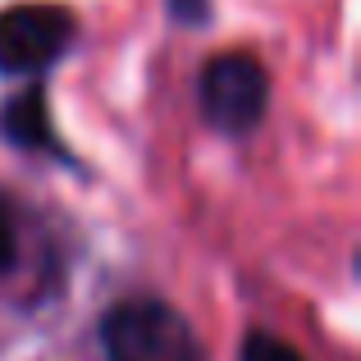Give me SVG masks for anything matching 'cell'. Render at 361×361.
I'll return each mask as SVG.
<instances>
[{"label": "cell", "instance_id": "cell-3", "mask_svg": "<svg viewBox=\"0 0 361 361\" xmlns=\"http://www.w3.org/2000/svg\"><path fill=\"white\" fill-rule=\"evenodd\" d=\"M73 42V14L60 5H14L0 14V73L37 78Z\"/></svg>", "mask_w": 361, "mask_h": 361}, {"label": "cell", "instance_id": "cell-4", "mask_svg": "<svg viewBox=\"0 0 361 361\" xmlns=\"http://www.w3.org/2000/svg\"><path fill=\"white\" fill-rule=\"evenodd\" d=\"M0 128H5L9 142H18V147H27V151H55V156H60V142H55V133H51V115H46L42 87H27L23 97L9 101L5 115H0Z\"/></svg>", "mask_w": 361, "mask_h": 361}, {"label": "cell", "instance_id": "cell-2", "mask_svg": "<svg viewBox=\"0 0 361 361\" xmlns=\"http://www.w3.org/2000/svg\"><path fill=\"white\" fill-rule=\"evenodd\" d=\"M270 101V78L247 51L215 55L202 69V110L220 133H252Z\"/></svg>", "mask_w": 361, "mask_h": 361}, {"label": "cell", "instance_id": "cell-1", "mask_svg": "<svg viewBox=\"0 0 361 361\" xmlns=\"http://www.w3.org/2000/svg\"><path fill=\"white\" fill-rule=\"evenodd\" d=\"M106 361H206L192 325L156 298L119 302L101 325Z\"/></svg>", "mask_w": 361, "mask_h": 361}, {"label": "cell", "instance_id": "cell-6", "mask_svg": "<svg viewBox=\"0 0 361 361\" xmlns=\"http://www.w3.org/2000/svg\"><path fill=\"white\" fill-rule=\"evenodd\" d=\"M9 261H14V224H9L5 202H0V274L9 270Z\"/></svg>", "mask_w": 361, "mask_h": 361}, {"label": "cell", "instance_id": "cell-7", "mask_svg": "<svg viewBox=\"0 0 361 361\" xmlns=\"http://www.w3.org/2000/svg\"><path fill=\"white\" fill-rule=\"evenodd\" d=\"M206 0H174V14H183V18H202L206 14Z\"/></svg>", "mask_w": 361, "mask_h": 361}, {"label": "cell", "instance_id": "cell-5", "mask_svg": "<svg viewBox=\"0 0 361 361\" xmlns=\"http://www.w3.org/2000/svg\"><path fill=\"white\" fill-rule=\"evenodd\" d=\"M238 361H302V353H298L293 343H283L279 334H265V329H256V334L243 338Z\"/></svg>", "mask_w": 361, "mask_h": 361}]
</instances>
